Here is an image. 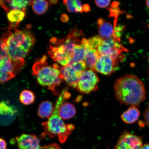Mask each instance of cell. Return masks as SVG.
I'll return each mask as SVG.
<instances>
[{
    "label": "cell",
    "mask_w": 149,
    "mask_h": 149,
    "mask_svg": "<svg viewBox=\"0 0 149 149\" xmlns=\"http://www.w3.org/2000/svg\"><path fill=\"white\" fill-rule=\"evenodd\" d=\"M3 35L4 43L9 58L15 66L21 69L25 63L24 58L30 51L36 40L32 33L29 30L13 29Z\"/></svg>",
    "instance_id": "6da1fadb"
},
{
    "label": "cell",
    "mask_w": 149,
    "mask_h": 149,
    "mask_svg": "<svg viewBox=\"0 0 149 149\" xmlns=\"http://www.w3.org/2000/svg\"><path fill=\"white\" fill-rule=\"evenodd\" d=\"M113 88L115 97L121 104L138 107L146 99L144 84L136 76L125 74L116 80Z\"/></svg>",
    "instance_id": "7a4b0ae2"
},
{
    "label": "cell",
    "mask_w": 149,
    "mask_h": 149,
    "mask_svg": "<svg viewBox=\"0 0 149 149\" xmlns=\"http://www.w3.org/2000/svg\"><path fill=\"white\" fill-rule=\"evenodd\" d=\"M70 97V94L67 89H63L56 102L51 116L48 118L47 121L42 124L47 135L51 138L57 136L59 141L62 144L66 141L69 135L74 129L73 125H66L64 123L59 113L61 106L66 100Z\"/></svg>",
    "instance_id": "3957f363"
},
{
    "label": "cell",
    "mask_w": 149,
    "mask_h": 149,
    "mask_svg": "<svg viewBox=\"0 0 149 149\" xmlns=\"http://www.w3.org/2000/svg\"><path fill=\"white\" fill-rule=\"evenodd\" d=\"M44 56L33 65V72L36 76L37 81L42 86L47 87L56 96L59 95L56 88L61 83L60 72L58 68L49 66Z\"/></svg>",
    "instance_id": "277c9868"
},
{
    "label": "cell",
    "mask_w": 149,
    "mask_h": 149,
    "mask_svg": "<svg viewBox=\"0 0 149 149\" xmlns=\"http://www.w3.org/2000/svg\"><path fill=\"white\" fill-rule=\"evenodd\" d=\"M99 82V79L93 70H86L79 73L76 88L82 94H88L97 90Z\"/></svg>",
    "instance_id": "5b68a950"
},
{
    "label": "cell",
    "mask_w": 149,
    "mask_h": 149,
    "mask_svg": "<svg viewBox=\"0 0 149 149\" xmlns=\"http://www.w3.org/2000/svg\"><path fill=\"white\" fill-rule=\"evenodd\" d=\"M97 50L100 56H109L115 60H117L122 52L126 51L119 42V38L114 36L104 39Z\"/></svg>",
    "instance_id": "8992f818"
},
{
    "label": "cell",
    "mask_w": 149,
    "mask_h": 149,
    "mask_svg": "<svg viewBox=\"0 0 149 149\" xmlns=\"http://www.w3.org/2000/svg\"><path fill=\"white\" fill-rule=\"evenodd\" d=\"M142 145L140 137L125 131L119 137L115 149H141Z\"/></svg>",
    "instance_id": "52a82bcc"
},
{
    "label": "cell",
    "mask_w": 149,
    "mask_h": 149,
    "mask_svg": "<svg viewBox=\"0 0 149 149\" xmlns=\"http://www.w3.org/2000/svg\"><path fill=\"white\" fill-rule=\"evenodd\" d=\"M18 113L17 108L8 101L3 100L0 102V125L7 126L12 124Z\"/></svg>",
    "instance_id": "ba28073f"
},
{
    "label": "cell",
    "mask_w": 149,
    "mask_h": 149,
    "mask_svg": "<svg viewBox=\"0 0 149 149\" xmlns=\"http://www.w3.org/2000/svg\"><path fill=\"white\" fill-rule=\"evenodd\" d=\"M63 40V39L57 40L55 44L56 46H50L48 53L54 61L65 66L69 64L70 59L65 50Z\"/></svg>",
    "instance_id": "9c48e42d"
},
{
    "label": "cell",
    "mask_w": 149,
    "mask_h": 149,
    "mask_svg": "<svg viewBox=\"0 0 149 149\" xmlns=\"http://www.w3.org/2000/svg\"><path fill=\"white\" fill-rule=\"evenodd\" d=\"M117 60L107 56H100L95 65L94 70L105 75H109L117 70Z\"/></svg>",
    "instance_id": "30bf717a"
},
{
    "label": "cell",
    "mask_w": 149,
    "mask_h": 149,
    "mask_svg": "<svg viewBox=\"0 0 149 149\" xmlns=\"http://www.w3.org/2000/svg\"><path fill=\"white\" fill-rule=\"evenodd\" d=\"M20 70L9 57L5 58L0 62V83H4L15 77Z\"/></svg>",
    "instance_id": "8fae6325"
},
{
    "label": "cell",
    "mask_w": 149,
    "mask_h": 149,
    "mask_svg": "<svg viewBox=\"0 0 149 149\" xmlns=\"http://www.w3.org/2000/svg\"><path fill=\"white\" fill-rule=\"evenodd\" d=\"M60 72V77L61 79L64 80L72 88H77L79 80V73L70 65L59 67Z\"/></svg>",
    "instance_id": "7c38bea8"
},
{
    "label": "cell",
    "mask_w": 149,
    "mask_h": 149,
    "mask_svg": "<svg viewBox=\"0 0 149 149\" xmlns=\"http://www.w3.org/2000/svg\"><path fill=\"white\" fill-rule=\"evenodd\" d=\"M16 139L19 149H40V140L36 135L22 134Z\"/></svg>",
    "instance_id": "4fadbf2b"
},
{
    "label": "cell",
    "mask_w": 149,
    "mask_h": 149,
    "mask_svg": "<svg viewBox=\"0 0 149 149\" xmlns=\"http://www.w3.org/2000/svg\"><path fill=\"white\" fill-rule=\"evenodd\" d=\"M89 49L91 48L89 47L88 40L83 38L81 40V43L76 45L72 58L68 65L74 62L83 61L85 59L87 51Z\"/></svg>",
    "instance_id": "5bb4252c"
},
{
    "label": "cell",
    "mask_w": 149,
    "mask_h": 149,
    "mask_svg": "<svg viewBox=\"0 0 149 149\" xmlns=\"http://www.w3.org/2000/svg\"><path fill=\"white\" fill-rule=\"evenodd\" d=\"M33 1H0V5L6 10H19L25 11L28 6L33 4Z\"/></svg>",
    "instance_id": "9a60e30c"
},
{
    "label": "cell",
    "mask_w": 149,
    "mask_h": 149,
    "mask_svg": "<svg viewBox=\"0 0 149 149\" xmlns=\"http://www.w3.org/2000/svg\"><path fill=\"white\" fill-rule=\"evenodd\" d=\"M98 30L100 36L102 38H108L114 36V29L113 26L102 18H100L97 20Z\"/></svg>",
    "instance_id": "2e32d148"
},
{
    "label": "cell",
    "mask_w": 149,
    "mask_h": 149,
    "mask_svg": "<svg viewBox=\"0 0 149 149\" xmlns=\"http://www.w3.org/2000/svg\"><path fill=\"white\" fill-rule=\"evenodd\" d=\"M25 16V12L23 10H12L9 11L7 14V18L10 22L9 29H16L19 24L23 20Z\"/></svg>",
    "instance_id": "e0dca14e"
},
{
    "label": "cell",
    "mask_w": 149,
    "mask_h": 149,
    "mask_svg": "<svg viewBox=\"0 0 149 149\" xmlns=\"http://www.w3.org/2000/svg\"><path fill=\"white\" fill-rule=\"evenodd\" d=\"M140 115L139 111L136 107L131 106L127 110L124 111L121 116V118L127 124L134 123L138 120Z\"/></svg>",
    "instance_id": "ac0fdd59"
},
{
    "label": "cell",
    "mask_w": 149,
    "mask_h": 149,
    "mask_svg": "<svg viewBox=\"0 0 149 149\" xmlns=\"http://www.w3.org/2000/svg\"><path fill=\"white\" fill-rule=\"evenodd\" d=\"M59 113L61 118L68 120L74 116L76 113V109L73 104L66 102L61 106Z\"/></svg>",
    "instance_id": "d6986e66"
},
{
    "label": "cell",
    "mask_w": 149,
    "mask_h": 149,
    "mask_svg": "<svg viewBox=\"0 0 149 149\" xmlns=\"http://www.w3.org/2000/svg\"><path fill=\"white\" fill-rule=\"evenodd\" d=\"M100 56L97 49H89L86 54L84 59L87 68L94 70L95 65Z\"/></svg>",
    "instance_id": "ffe728a7"
},
{
    "label": "cell",
    "mask_w": 149,
    "mask_h": 149,
    "mask_svg": "<svg viewBox=\"0 0 149 149\" xmlns=\"http://www.w3.org/2000/svg\"><path fill=\"white\" fill-rule=\"evenodd\" d=\"M54 107L52 102L48 101L43 102L38 109V114L42 118H49L53 113Z\"/></svg>",
    "instance_id": "44dd1931"
},
{
    "label": "cell",
    "mask_w": 149,
    "mask_h": 149,
    "mask_svg": "<svg viewBox=\"0 0 149 149\" xmlns=\"http://www.w3.org/2000/svg\"><path fill=\"white\" fill-rule=\"evenodd\" d=\"M63 3L66 5L68 12L82 13L83 12L81 1L78 0H66Z\"/></svg>",
    "instance_id": "7402d4cb"
},
{
    "label": "cell",
    "mask_w": 149,
    "mask_h": 149,
    "mask_svg": "<svg viewBox=\"0 0 149 149\" xmlns=\"http://www.w3.org/2000/svg\"><path fill=\"white\" fill-rule=\"evenodd\" d=\"M48 3L46 1L38 0L33 1L32 8L35 13L38 15L44 14L48 8Z\"/></svg>",
    "instance_id": "603a6c76"
},
{
    "label": "cell",
    "mask_w": 149,
    "mask_h": 149,
    "mask_svg": "<svg viewBox=\"0 0 149 149\" xmlns=\"http://www.w3.org/2000/svg\"><path fill=\"white\" fill-rule=\"evenodd\" d=\"M35 97L33 93L28 90H24L20 93L19 100L22 104L29 105L34 102Z\"/></svg>",
    "instance_id": "cb8c5ba5"
},
{
    "label": "cell",
    "mask_w": 149,
    "mask_h": 149,
    "mask_svg": "<svg viewBox=\"0 0 149 149\" xmlns=\"http://www.w3.org/2000/svg\"><path fill=\"white\" fill-rule=\"evenodd\" d=\"M104 39L100 35H96L91 37L88 40L89 45L91 49L98 48L102 43Z\"/></svg>",
    "instance_id": "d4e9b609"
},
{
    "label": "cell",
    "mask_w": 149,
    "mask_h": 149,
    "mask_svg": "<svg viewBox=\"0 0 149 149\" xmlns=\"http://www.w3.org/2000/svg\"><path fill=\"white\" fill-rule=\"evenodd\" d=\"M107 9L110 12L109 17H114L115 18L114 23H113L114 29L117 25V18L119 16L120 12V9L118 7H112L110 6L109 8H107Z\"/></svg>",
    "instance_id": "484cf974"
},
{
    "label": "cell",
    "mask_w": 149,
    "mask_h": 149,
    "mask_svg": "<svg viewBox=\"0 0 149 149\" xmlns=\"http://www.w3.org/2000/svg\"><path fill=\"white\" fill-rule=\"evenodd\" d=\"M76 70L78 73L86 71L87 66L85 61H80L74 62L70 65Z\"/></svg>",
    "instance_id": "4316f807"
},
{
    "label": "cell",
    "mask_w": 149,
    "mask_h": 149,
    "mask_svg": "<svg viewBox=\"0 0 149 149\" xmlns=\"http://www.w3.org/2000/svg\"><path fill=\"white\" fill-rule=\"evenodd\" d=\"M9 57L5 45L2 39L0 38V62L5 58Z\"/></svg>",
    "instance_id": "83f0119b"
},
{
    "label": "cell",
    "mask_w": 149,
    "mask_h": 149,
    "mask_svg": "<svg viewBox=\"0 0 149 149\" xmlns=\"http://www.w3.org/2000/svg\"><path fill=\"white\" fill-rule=\"evenodd\" d=\"M111 1H95L97 6L100 8H105L109 6Z\"/></svg>",
    "instance_id": "f1b7e54d"
},
{
    "label": "cell",
    "mask_w": 149,
    "mask_h": 149,
    "mask_svg": "<svg viewBox=\"0 0 149 149\" xmlns=\"http://www.w3.org/2000/svg\"><path fill=\"white\" fill-rule=\"evenodd\" d=\"M70 34L72 35L76 38L77 37L82 36L83 33L81 30H79L76 28H74L70 31Z\"/></svg>",
    "instance_id": "f546056e"
},
{
    "label": "cell",
    "mask_w": 149,
    "mask_h": 149,
    "mask_svg": "<svg viewBox=\"0 0 149 149\" xmlns=\"http://www.w3.org/2000/svg\"><path fill=\"white\" fill-rule=\"evenodd\" d=\"M145 124L149 128V107L147 108L144 113Z\"/></svg>",
    "instance_id": "4dcf8cb0"
},
{
    "label": "cell",
    "mask_w": 149,
    "mask_h": 149,
    "mask_svg": "<svg viewBox=\"0 0 149 149\" xmlns=\"http://www.w3.org/2000/svg\"><path fill=\"white\" fill-rule=\"evenodd\" d=\"M40 149H61L56 144H52L41 147Z\"/></svg>",
    "instance_id": "1f68e13d"
},
{
    "label": "cell",
    "mask_w": 149,
    "mask_h": 149,
    "mask_svg": "<svg viewBox=\"0 0 149 149\" xmlns=\"http://www.w3.org/2000/svg\"><path fill=\"white\" fill-rule=\"evenodd\" d=\"M6 142L4 139L0 138V149H6Z\"/></svg>",
    "instance_id": "d6a6232c"
},
{
    "label": "cell",
    "mask_w": 149,
    "mask_h": 149,
    "mask_svg": "<svg viewBox=\"0 0 149 149\" xmlns=\"http://www.w3.org/2000/svg\"><path fill=\"white\" fill-rule=\"evenodd\" d=\"M61 20L63 22H67L69 20L68 16L66 14H63L61 15Z\"/></svg>",
    "instance_id": "836d02e7"
},
{
    "label": "cell",
    "mask_w": 149,
    "mask_h": 149,
    "mask_svg": "<svg viewBox=\"0 0 149 149\" xmlns=\"http://www.w3.org/2000/svg\"><path fill=\"white\" fill-rule=\"evenodd\" d=\"M83 11L86 12H88L91 11V7L88 4L84 5L82 6Z\"/></svg>",
    "instance_id": "e575fe53"
},
{
    "label": "cell",
    "mask_w": 149,
    "mask_h": 149,
    "mask_svg": "<svg viewBox=\"0 0 149 149\" xmlns=\"http://www.w3.org/2000/svg\"><path fill=\"white\" fill-rule=\"evenodd\" d=\"M141 149H149V144H146L143 145Z\"/></svg>",
    "instance_id": "d590c367"
},
{
    "label": "cell",
    "mask_w": 149,
    "mask_h": 149,
    "mask_svg": "<svg viewBox=\"0 0 149 149\" xmlns=\"http://www.w3.org/2000/svg\"><path fill=\"white\" fill-rule=\"evenodd\" d=\"M139 124L140 127H144L145 124L143 121H139Z\"/></svg>",
    "instance_id": "8d00e7d4"
},
{
    "label": "cell",
    "mask_w": 149,
    "mask_h": 149,
    "mask_svg": "<svg viewBox=\"0 0 149 149\" xmlns=\"http://www.w3.org/2000/svg\"><path fill=\"white\" fill-rule=\"evenodd\" d=\"M49 2L51 4H55V3H57L58 1H49Z\"/></svg>",
    "instance_id": "74e56055"
},
{
    "label": "cell",
    "mask_w": 149,
    "mask_h": 149,
    "mask_svg": "<svg viewBox=\"0 0 149 149\" xmlns=\"http://www.w3.org/2000/svg\"><path fill=\"white\" fill-rule=\"evenodd\" d=\"M146 4L148 6L149 8V1H146Z\"/></svg>",
    "instance_id": "f35d334b"
},
{
    "label": "cell",
    "mask_w": 149,
    "mask_h": 149,
    "mask_svg": "<svg viewBox=\"0 0 149 149\" xmlns=\"http://www.w3.org/2000/svg\"><path fill=\"white\" fill-rule=\"evenodd\" d=\"M148 61H149V58H148Z\"/></svg>",
    "instance_id": "ab89813d"
}]
</instances>
